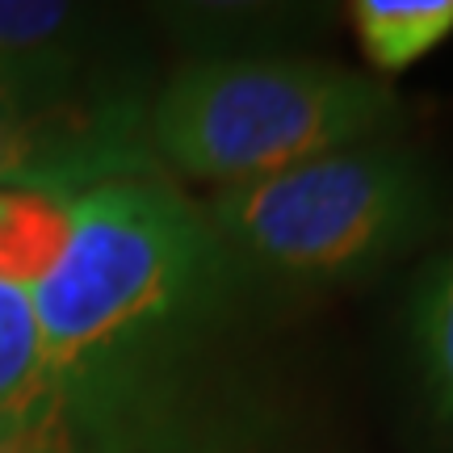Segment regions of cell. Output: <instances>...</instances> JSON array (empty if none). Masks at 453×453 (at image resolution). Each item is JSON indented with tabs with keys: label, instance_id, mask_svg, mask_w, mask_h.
Returning <instances> with one entry per match:
<instances>
[{
	"label": "cell",
	"instance_id": "cell-1",
	"mask_svg": "<svg viewBox=\"0 0 453 453\" xmlns=\"http://www.w3.org/2000/svg\"><path fill=\"white\" fill-rule=\"evenodd\" d=\"M72 231L34 286L42 349L59 382L93 378L177 315L206 269V226L177 189L110 177L67 197Z\"/></svg>",
	"mask_w": 453,
	"mask_h": 453
},
{
	"label": "cell",
	"instance_id": "cell-2",
	"mask_svg": "<svg viewBox=\"0 0 453 453\" xmlns=\"http://www.w3.org/2000/svg\"><path fill=\"white\" fill-rule=\"evenodd\" d=\"M390 110L382 84L319 59H202L164 88L147 130L185 177L243 185L370 139Z\"/></svg>",
	"mask_w": 453,
	"mask_h": 453
},
{
	"label": "cell",
	"instance_id": "cell-3",
	"mask_svg": "<svg viewBox=\"0 0 453 453\" xmlns=\"http://www.w3.org/2000/svg\"><path fill=\"white\" fill-rule=\"evenodd\" d=\"M223 240L269 273L324 281L378 265L428 223V177L399 147L349 143L223 185L211 202Z\"/></svg>",
	"mask_w": 453,
	"mask_h": 453
},
{
	"label": "cell",
	"instance_id": "cell-4",
	"mask_svg": "<svg viewBox=\"0 0 453 453\" xmlns=\"http://www.w3.org/2000/svg\"><path fill=\"white\" fill-rule=\"evenodd\" d=\"M122 164L113 139L84 130L81 122H59L50 113H34L0 88V194L30 189V194L72 197L88 185L110 180Z\"/></svg>",
	"mask_w": 453,
	"mask_h": 453
},
{
	"label": "cell",
	"instance_id": "cell-5",
	"mask_svg": "<svg viewBox=\"0 0 453 453\" xmlns=\"http://www.w3.org/2000/svg\"><path fill=\"white\" fill-rule=\"evenodd\" d=\"M64 382L42 349L34 290L0 281V453H55Z\"/></svg>",
	"mask_w": 453,
	"mask_h": 453
},
{
	"label": "cell",
	"instance_id": "cell-6",
	"mask_svg": "<svg viewBox=\"0 0 453 453\" xmlns=\"http://www.w3.org/2000/svg\"><path fill=\"white\" fill-rule=\"evenodd\" d=\"M72 13L64 4L0 0V88L30 105L59 88L72 67Z\"/></svg>",
	"mask_w": 453,
	"mask_h": 453
},
{
	"label": "cell",
	"instance_id": "cell-7",
	"mask_svg": "<svg viewBox=\"0 0 453 453\" xmlns=\"http://www.w3.org/2000/svg\"><path fill=\"white\" fill-rule=\"evenodd\" d=\"M72 211L67 197L9 189L0 194V281L34 290L64 252Z\"/></svg>",
	"mask_w": 453,
	"mask_h": 453
},
{
	"label": "cell",
	"instance_id": "cell-8",
	"mask_svg": "<svg viewBox=\"0 0 453 453\" xmlns=\"http://www.w3.org/2000/svg\"><path fill=\"white\" fill-rule=\"evenodd\" d=\"M353 21L373 64L399 72L453 30V0H361L353 4Z\"/></svg>",
	"mask_w": 453,
	"mask_h": 453
},
{
	"label": "cell",
	"instance_id": "cell-9",
	"mask_svg": "<svg viewBox=\"0 0 453 453\" xmlns=\"http://www.w3.org/2000/svg\"><path fill=\"white\" fill-rule=\"evenodd\" d=\"M411 344L437 420L453 428V252L441 257L411 294Z\"/></svg>",
	"mask_w": 453,
	"mask_h": 453
}]
</instances>
